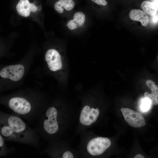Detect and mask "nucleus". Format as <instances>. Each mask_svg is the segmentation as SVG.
I'll return each instance as SVG.
<instances>
[{"label":"nucleus","mask_w":158,"mask_h":158,"mask_svg":"<svg viewBox=\"0 0 158 158\" xmlns=\"http://www.w3.org/2000/svg\"><path fill=\"white\" fill-rule=\"evenodd\" d=\"M44 95L36 87L19 89L9 95L6 105L14 114L28 123L37 122L44 108Z\"/></svg>","instance_id":"1"},{"label":"nucleus","mask_w":158,"mask_h":158,"mask_svg":"<svg viewBox=\"0 0 158 158\" xmlns=\"http://www.w3.org/2000/svg\"><path fill=\"white\" fill-rule=\"evenodd\" d=\"M4 117V121L0 123V131L5 139L28 145L36 149L38 148L39 136L34 128L14 114L5 115Z\"/></svg>","instance_id":"2"},{"label":"nucleus","mask_w":158,"mask_h":158,"mask_svg":"<svg viewBox=\"0 0 158 158\" xmlns=\"http://www.w3.org/2000/svg\"><path fill=\"white\" fill-rule=\"evenodd\" d=\"M32 59L25 58L19 62L6 66L0 70V78L5 80L10 89L22 85L26 75L33 63Z\"/></svg>","instance_id":"3"},{"label":"nucleus","mask_w":158,"mask_h":158,"mask_svg":"<svg viewBox=\"0 0 158 158\" xmlns=\"http://www.w3.org/2000/svg\"><path fill=\"white\" fill-rule=\"evenodd\" d=\"M46 67L48 71L54 77L60 79L66 71V59L63 53L57 49H48L45 54Z\"/></svg>","instance_id":"4"},{"label":"nucleus","mask_w":158,"mask_h":158,"mask_svg":"<svg viewBox=\"0 0 158 158\" xmlns=\"http://www.w3.org/2000/svg\"><path fill=\"white\" fill-rule=\"evenodd\" d=\"M57 111L54 106H51L46 110L44 115L41 116L34 128L39 135H42L44 133L48 135H53L59 129L57 120Z\"/></svg>","instance_id":"5"},{"label":"nucleus","mask_w":158,"mask_h":158,"mask_svg":"<svg viewBox=\"0 0 158 158\" xmlns=\"http://www.w3.org/2000/svg\"><path fill=\"white\" fill-rule=\"evenodd\" d=\"M111 145V142L109 138L99 137L93 138L89 142L87 150L90 154L98 155L103 153Z\"/></svg>","instance_id":"6"},{"label":"nucleus","mask_w":158,"mask_h":158,"mask_svg":"<svg viewBox=\"0 0 158 158\" xmlns=\"http://www.w3.org/2000/svg\"><path fill=\"white\" fill-rule=\"evenodd\" d=\"M121 111L126 121L131 126L140 128L146 124L143 116L140 113L127 108H122Z\"/></svg>","instance_id":"7"},{"label":"nucleus","mask_w":158,"mask_h":158,"mask_svg":"<svg viewBox=\"0 0 158 158\" xmlns=\"http://www.w3.org/2000/svg\"><path fill=\"white\" fill-rule=\"evenodd\" d=\"M99 111L98 108L91 109L87 105L83 108L80 114V121L81 124L86 126L91 125L96 121L98 116Z\"/></svg>","instance_id":"8"},{"label":"nucleus","mask_w":158,"mask_h":158,"mask_svg":"<svg viewBox=\"0 0 158 158\" xmlns=\"http://www.w3.org/2000/svg\"><path fill=\"white\" fill-rule=\"evenodd\" d=\"M86 18V15L83 12H77L74 13L72 18L68 21L66 26L70 30H76L84 26Z\"/></svg>","instance_id":"9"},{"label":"nucleus","mask_w":158,"mask_h":158,"mask_svg":"<svg viewBox=\"0 0 158 158\" xmlns=\"http://www.w3.org/2000/svg\"><path fill=\"white\" fill-rule=\"evenodd\" d=\"M75 3L73 0H59L55 3V10L60 14L72 10L74 7Z\"/></svg>","instance_id":"10"},{"label":"nucleus","mask_w":158,"mask_h":158,"mask_svg":"<svg viewBox=\"0 0 158 158\" xmlns=\"http://www.w3.org/2000/svg\"><path fill=\"white\" fill-rule=\"evenodd\" d=\"M129 16L133 20L140 21L142 25L144 27L147 26L149 20L147 15L142 11L136 9H133L130 11Z\"/></svg>","instance_id":"11"},{"label":"nucleus","mask_w":158,"mask_h":158,"mask_svg":"<svg viewBox=\"0 0 158 158\" xmlns=\"http://www.w3.org/2000/svg\"><path fill=\"white\" fill-rule=\"evenodd\" d=\"M18 14L24 17H28L31 11L30 3L28 0H20L16 6Z\"/></svg>","instance_id":"12"},{"label":"nucleus","mask_w":158,"mask_h":158,"mask_svg":"<svg viewBox=\"0 0 158 158\" xmlns=\"http://www.w3.org/2000/svg\"><path fill=\"white\" fill-rule=\"evenodd\" d=\"M141 6L145 13L152 16L156 15L158 11V1H157L153 2L144 1L142 3Z\"/></svg>","instance_id":"13"},{"label":"nucleus","mask_w":158,"mask_h":158,"mask_svg":"<svg viewBox=\"0 0 158 158\" xmlns=\"http://www.w3.org/2000/svg\"><path fill=\"white\" fill-rule=\"evenodd\" d=\"M151 93L146 92L144 93V98H147L150 101L151 104L156 105L158 104V87L155 84L153 87L151 89Z\"/></svg>","instance_id":"14"},{"label":"nucleus","mask_w":158,"mask_h":158,"mask_svg":"<svg viewBox=\"0 0 158 158\" xmlns=\"http://www.w3.org/2000/svg\"><path fill=\"white\" fill-rule=\"evenodd\" d=\"M150 101L148 99L144 98L142 101L141 105V109L143 112H145L148 110L151 105Z\"/></svg>","instance_id":"15"},{"label":"nucleus","mask_w":158,"mask_h":158,"mask_svg":"<svg viewBox=\"0 0 158 158\" xmlns=\"http://www.w3.org/2000/svg\"><path fill=\"white\" fill-rule=\"evenodd\" d=\"M97 4L103 6L106 5L107 2L106 0H91Z\"/></svg>","instance_id":"16"},{"label":"nucleus","mask_w":158,"mask_h":158,"mask_svg":"<svg viewBox=\"0 0 158 158\" xmlns=\"http://www.w3.org/2000/svg\"><path fill=\"white\" fill-rule=\"evenodd\" d=\"M63 158H73V156L72 153L70 151H67L65 152L62 156Z\"/></svg>","instance_id":"17"},{"label":"nucleus","mask_w":158,"mask_h":158,"mask_svg":"<svg viewBox=\"0 0 158 158\" xmlns=\"http://www.w3.org/2000/svg\"><path fill=\"white\" fill-rule=\"evenodd\" d=\"M146 84L147 87L150 89L153 88L155 83L151 80H148L146 82Z\"/></svg>","instance_id":"18"},{"label":"nucleus","mask_w":158,"mask_h":158,"mask_svg":"<svg viewBox=\"0 0 158 158\" xmlns=\"http://www.w3.org/2000/svg\"><path fill=\"white\" fill-rule=\"evenodd\" d=\"M31 11L32 12H35L37 10V7L34 4L30 3Z\"/></svg>","instance_id":"19"},{"label":"nucleus","mask_w":158,"mask_h":158,"mask_svg":"<svg viewBox=\"0 0 158 158\" xmlns=\"http://www.w3.org/2000/svg\"><path fill=\"white\" fill-rule=\"evenodd\" d=\"M154 16V17L153 19V21L154 23H156L158 21V16H156L155 15Z\"/></svg>","instance_id":"20"},{"label":"nucleus","mask_w":158,"mask_h":158,"mask_svg":"<svg viewBox=\"0 0 158 158\" xmlns=\"http://www.w3.org/2000/svg\"><path fill=\"white\" fill-rule=\"evenodd\" d=\"M134 158H144V156L140 154H138L136 155L134 157Z\"/></svg>","instance_id":"21"}]
</instances>
